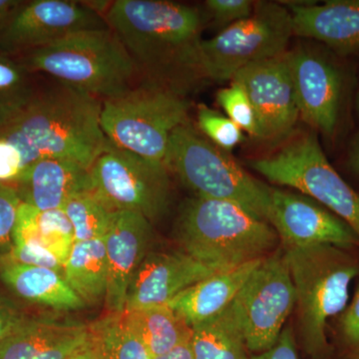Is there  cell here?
<instances>
[{"mask_svg":"<svg viewBox=\"0 0 359 359\" xmlns=\"http://www.w3.org/2000/svg\"><path fill=\"white\" fill-rule=\"evenodd\" d=\"M104 18L144 81L184 93L202 79L199 50L205 18L199 9L163 0H116Z\"/></svg>","mask_w":359,"mask_h":359,"instance_id":"cell-1","label":"cell"},{"mask_svg":"<svg viewBox=\"0 0 359 359\" xmlns=\"http://www.w3.org/2000/svg\"><path fill=\"white\" fill-rule=\"evenodd\" d=\"M102 101L56 81L0 120V137L22 156L25 169L46 158L91 169L108 142L101 128Z\"/></svg>","mask_w":359,"mask_h":359,"instance_id":"cell-2","label":"cell"},{"mask_svg":"<svg viewBox=\"0 0 359 359\" xmlns=\"http://www.w3.org/2000/svg\"><path fill=\"white\" fill-rule=\"evenodd\" d=\"M174 231L184 252L216 271L264 259L280 243L271 224L245 208L199 197L181 205Z\"/></svg>","mask_w":359,"mask_h":359,"instance_id":"cell-3","label":"cell"},{"mask_svg":"<svg viewBox=\"0 0 359 359\" xmlns=\"http://www.w3.org/2000/svg\"><path fill=\"white\" fill-rule=\"evenodd\" d=\"M283 250L294 283L299 346L309 359H328V320L346 309L358 259L330 245Z\"/></svg>","mask_w":359,"mask_h":359,"instance_id":"cell-4","label":"cell"},{"mask_svg":"<svg viewBox=\"0 0 359 359\" xmlns=\"http://www.w3.org/2000/svg\"><path fill=\"white\" fill-rule=\"evenodd\" d=\"M20 63L30 73H43L101 101L126 93L139 75L128 51L109 27L74 33L22 54Z\"/></svg>","mask_w":359,"mask_h":359,"instance_id":"cell-5","label":"cell"},{"mask_svg":"<svg viewBox=\"0 0 359 359\" xmlns=\"http://www.w3.org/2000/svg\"><path fill=\"white\" fill-rule=\"evenodd\" d=\"M190 106L182 92L144 81L102 101L101 128L114 147L166 165L171 135L189 121Z\"/></svg>","mask_w":359,"mask_h":359,"instance_id":"cell-6","label":"cell"},{"mask_svg":"<svg viewBox=\"0 0 359 359\" xmlns=\"http://www.w3.org/2000/svg\"><path fill=\"white\" fill-rule=\"evenodd\" d=\"M166 166L195 197L235 203L269 223L271 187L200 136L189 121L172 133Z\"/></svg>","mask_w":359,"mask_h":359,"instance_id":"cell-7","label":"cell"},{"mask_svg":"<svg viewBox=\"0 0 359 359\" xmlns=\"http://www.w3.org/2000/svg\"><path fill=\"white\" fill-rule=\"evenodd\" d=\"M292 35V14L287 7L280 2L257 1L250 18L201 42L202 76L231 81L247 66L285 54Z\"/></svg>","mask_w":359,"mask_h":359,"instance_id":"cell-8","label":"cell"},{"mask_svg":"<svg viewBox=\"0 0 359 359\" xmlns=\"http://www.w3.org/2000/svg\"><path fill=\"white\" fill-rule=\"evenodd\" d=\"M250 166L276 186L308 196L346 222L359 238V194L328 162L318 135L309 133L290 142Z\"/></svg>","mask_w":359,"mask_h":359,"instance_id":"cell-9","label":"cell"},{"mask_svg":"<svg viewBox=\"0 0 359 359\" xmlns=\"http://www.w3.org/2000/svg\"><path fill=\"white\" fill-rule=\"evenodd\" d=\"M169 169L108 144L90 169L91 190L112 212L140 214L152 223L171 205Z\"/></svg>","mask_w":359,"mask_h":359,"instance_id":"cell-10","label":"cell"},{"mask_svg":"<svg viewBox=\"0 0 359 359\" xmlns=\"http://www.w3.org/2000/svg\"><path fill=\"white\" fill-rule=\"evenodd\" d=\"M231 309L249 353L275 346L295 308V292L283 248L264 257L250 276Z\"/></svg>","mask_w":359,"mask_h":359,"instance_id":"cell-11","label":"cell"},{"mask_svg":"<svg viewBox=\"0 0 359 359\" xmlns=\"http://www.w3.org/2000/svg\"><path fill=\"white\" fill-rule=\"evenodd\" d=\"M108 27L87 4L70 0H34L20 4L0 30V52L25 54L84 30Z\"/></svg>","mask_w":359,"mask_h":359,"instance_id":"cell-12","label":"cell"},{"mask_svg":"<svg viewBox=\"0 0 359 359\" xmlns=\"http://www.w3.org/2000/svg\"><path fill=\"white\" fill-rule=\"evenodd\" d=\"M299 116L328 138L337 134L341 117L344 74L330 54L309 46L287 51Z\"/></svg>","mask_w":359,"mask_h":359,"instance_id":"cell-13","label":"cell"},{"mask_svg":"<svg viewBox=\"0 0 359 359\" xmlns=\"http://www.w3.org/2000/svg\"><path fill=\"white\" fill-rule=\"evenodd\" d=\"M269 223L285 250L318 245L348 250L359 245L358 236L346 222L299 192L271 187Z\"/></svg>","mask_w":359,"mask_h":359,"instance_id":"cell-14","label":"cell"},{"mask_svg":"<svg viewBox=\"0 0 359 359\" xmlns=\"http://www.w3.org/2000/svg\"><path fill=\"white\" fill-rule=\"evenodd\" d=\"M285 53L247 66L231 79L244 88L254 106L262 140L287 138L301 117Z\"/></svg>","mask_w":359,"mask_h":359,"instance_id":"cell-15","label":"cell"},{"mask_svg":"<svg viewBox=\"0 0 359 359\" xmlns=\"http://www.w3.org/2000/svg\"><path fill=\"white\" fill-rule=\"evenodd\" d=\"M216 273L183 250L150 252L130 285L125 311L169 304L188 287Z\"/></svg>","mask_w":359,"mask_h":359,"instance_id":"cell-16","label":"cell"},{"mask_svg":"<svg viewBox=\"0 0 359 359\" xmlns=\"http://www.w3.org/2000/svg\"><path fill=\"white\" fill-rule=\"evenodd\" d=\"M153 238L151 222L140 214L116 212L105 241L108 285L105 297L109 313H122L137 269L149 254Z\"/></svg>","mask_w":359,"mask_h":359,"instance_id":"cell-17","label":"cell"},{"mask_svg":"<svg viewBox=\"0 0 359 359\" xmlns=\"http://www.w3.org/2000/svg\"><path fill=\"white\" fill-rule=\"evenodd\" d=\"M292 14L294 35L327 45L340 56L359 52V0L280 1Z\"/></svg>","mask_w":359,"mask_h":359,"instance_id":"cell-18","label":"cell"},{"mask_svg":"<svg viewBox=\"0 0 359 359\" xmlns=\"http://www.w3.org/2000/svg\"><path fill=\"white\" fill-rule=\"evenodd\" d=\"M89 339V325L25 316L0 344V359H67Z\"/></svg>","mask_w":359,"mask_h":359,"instance_id":"cell-19","label":"cell"},{"mask_svg":"<svg viewBox=\"0 0 359 359\" xmlns=\"http://www.w3.org/2000/svg\"><path fill=\"white\" fill-rule=\"evenodd\" d=\"M13 187L21 202L37 211L63 209L73 196L91 190L90 169L72 161L46 158L26 168Z\"/></svg>","mask_w":359,"mask_h":359,"instance_id":"cell-20","label":"cell"},{"mask_svg":"<svg viewBox=\"0 0 359 359\" xmlns=\"http://www.w3.org/2000/svg\"><path fill=\"white\" fill-rule=\"evenodd\" d=\"M264 259L218 271L188 287L167 304L190 327L211 320L231 306Z\"/></svg>","mask_w":359,"mask_h":359,"instance_id":"cell-21","label":"cell"},{"mask_svg":"<svg viewBox=\"0 0 359 359\" xmlns=\"http://www.w3.org/2000/svg\"><path fill=\"white\" fill-rule=\"evenodd\" d=\"M0 280L20 299L55 311L86 306L65 276L53 269L6 261L0 263Z\"/></svg>","mask_w":359,"mask_h":359,"instance_id":"cell-22","label":"cell"},{"mask_svg":"<svg viewBox=\"0 0 359 359\" xmlns=\"http://www.w3.org/2000/svg\"><path fill=\"white\" fill-rule=\"evenodd\" d=\"M74 243V229L65 210L40 212L21 203L14 231V245L42 248L65 266Z\"/></svg>","mask_w":359,"mask_h":359,"instance_id":"cell-23","label":"cell"},{"mask_svg":"<svg viewBox=\"0 0 359 359\" xmlns=\"http://www.w3.org/2000/svg\"><path fill=\"white\" fill-rule=\"evenodd\" d=\"M122 316L151 358L169 353L192 337V327L168 304L124 311Z\"/></svg>","mask_w":359,"mask_h":359,"instance_id":"cell-24","label":"cell"},{"mask_svg":"<svg viewBox=\"0 0 359 359\" xmlns=\"http://www.w3.org/2000/svg\"><path fill=\"white\" fill-rule=\"evenodd\" d=\"M63 276L85 304L105 302L108 263L104 238L75 242Z\"/></svg>","mask_w":359,"mask_h":359,"instance_id":"cell-25","label":"cell"},{"mask_svg":"<svg viewBox=\"0 0 359 359\" xmlns=\"http://www.w3.org/2000/svg\"><path fill=\"white\" fill-rule=\"evenodd\" d=\"M195 359H250L231 306L211 320L192 327Z\"/></svg>","mask_w":359,"mask_h":359,"instance_id":"cell-26","label":"cell"},{"mask_svg":"<svg viewBox=\"0 0 359 359\" xmlns=\"http://www.w3.org/2000/svg\"><path fill=\"white\" fill-rule=\"evenodd\" d=\"M89 334L102 359H151L122 313H109L89 325Z\"/></svg>","mask_w":359,"mask_h":359,"instance_id":"cell-27","label":"cell"},{"mask_svg":"<svg viewBox=\"0 0 359 359\" xmlns=\"http://www.w3.org/2000/svg\"><path fill=\"white\" fill-rule=\"evenodd\" d=\"M63 210L74 229L75 242L105 238L115 216L92 190L73 196Z\"/></svg>","mask_w":359,"mask_h":359,"instance_id":"cell-28","label":"cell"},{"mask_svg":"<svg viewBox=\"0 0 359 359\" xmlns=\"http://www.w3.org/2000/svg\"><path fill=\"white\" fill-rule=\"evenodd\" d=\"M28 73L20 62L0 56V120L27 102L36 91Z\"/></svg>","mask_w":359,"mask_h":359,"instance_id":"cell-29","label":"cell"},{"mask_svg":"<svg viewBox=\"0 0 359 359\" xmlns=\"http://www.w3.org/2000/svg\"><path fill=\"white\" fill-rule=\"evenodd\" d=\"M217 102L243 132H247L254 138L261 139V129L256 111L244 88L237 82L231 81L230 86L219 89Z\"/></svg>","mask_w":359,"mask_h":359,"instance_id":"cell-30","label":"cell"},{"mask_svg":"<svg viewBox=\"0 0 359 359\" xmlns=\"http://www.w3.org/2000/svg\"><path fill=\"white\" fill-rule=\"evenodd\" d=\"M197 121L201 131L224 152L233 150L244 140L242 129L230 118L204 104L198 107Z\"/></svg>","mask_w":359,"mask_h":359,"instance_id":"cell-31","label":"cell"},{"mask_svg":"<svg viewBox=\"0 0 359 359\" xmlns=\"http://www.w3.org/2000/svg\"><path fill=\"white\" fill-rule=\"evenodd\" d=\"M21 200L13 185L0 183V263L8 259L14 248V231Z\"/></svg>","mask_w":359,"mask_h":359,"instance_id":"cell-32","label":"cell"},{"mask_svg":"<svg viewBox=\"0 0 359 359\" xmlns=\"http://www.w3.org/2000/svg\"><path fill=\"white\" fill-rule=\"evenodd\" d=\"M337 337L344 359H359V285L351 304L340 314Z\"/></svg>","mask_w":359,"mask_h":359,"instance_id":"cell-33","label":"cell"},{"mask_svg":"<svg viewBox=\"0 0 359 359\" xmlns=\"http://www.w3.org/2000/svg\"><path fill=\"white\" fill-rule=\"evenodd\" d=\"M205 6L212 20L226 28L250 18L254 13L256 2L252 0H208Z\"/></svg>","mask_w":359,"mask_h":359,"instance_id":"cell-34","label":"cell"},{"mask_svg":"<svg viewBox=\"0 0 359 359\" xmlns=\"http://www.w3.org/2000/svg\"><path fill=\"white\" fill-rule=\"evenodd\" d=\"M6 261L53 269L62 276L65 273V266L51 252L42 249V248L34 247V245H14L13 252Z\"/></svg>","mask_w":359,"mask_h":359,"instance_id":"cell-35","label":"cell"},{"mask_svg":"<svg viewBox=\"0 0 359 359\" xmlns=\"http://www.w3.org/2000/svg\"><path fill=\"white\" fill-rule=\"evenodd\" d=\"M25 170V163L18 149L0 137V183L13 185Z\"/></svg>","mask_w":359,"mask_h":359,"instance_id":"cell-36","label":"cell"},{"mask_svg":"<svg viewBox=\"0 0 359 359\" xmlns=\"http://www.w3.org/2000/svg\"><path fill=\"white\" fill-rule=\"evenodd\" d=\"M250 359H299L297 340L292 327L283 328L275 346L263 353L252 356Z\"/></svg>","mask_w":359,"mask_h":359,"instance_id":"cell-37","label":"cell"},{"mask_svg":"<svg viewBox=\"0 0 359 359\" xmlns=\"http://www.w3.org/2000/svg\"><path fill=\"white\" fill-rule=\"evenodd\" d=\"M25 318V314L13 301L0 294V344Z\"/></svg>","mask_w":359,"mask_h":359,"instance_id":"cell-38","label":"cell"},{"mask_svg":"<svg viewBox=\"0 0 359 359\" xmlns=\"http://www.w3.org/2000/svg\"><path fill=\"white\" fill-rule=\"evenodd\" d=\"M151 359H195L191 346V339L182 342L169 353Z\"/></svg>","mask_w":359,"mask_h":359,"instance_id":"cell-39","label":"cell"},{"mask_svg":"<svg viewBox=\"0 0 359 359\" xmlns=\"http://www.w3.org/2000/svg\"><path fill=\"white\" fill-rule=\"evenodd\" d=\"M347 165L359 177V131L354 135L347 151Z\"/></svg>","mask_w":359,"mask_h":359,"instance_id":"cell-40","label":"cell"},{"mask_svg":"<svg viewBox=\"0 0 359 359\" xmlns=\"http://www.w3.org/2000/svg\"><path fill=\"white\" fill-rule=\"evenodd\" d=\"M67 359H102V358H101L100 353H98L95 346H94L93 342L90 339L89 334V339L85 342L83 346L79 347Z\"/></svg>","mask_w":359,"mask_h":359,"instance_id":"cell-41","label":"cell"},{"mask_svg":"<svg viewBox=\"0 0 359 359\" xmlns=\"http://www.w3.org/2000/svg\"><path fill=\"white\" fill-rule=\"evenodd\" d=\"M20 1L15 0H0V30L20 6Z\"/></svg>","mask_w":359,"mask_h":359,"instance_id":"cell-42","label":"cell"},{"mask_svg":"<svg viewBox=\"0 0 359 359\" xmlns=\"http://www.w3.org/2000/svg\"><path fill=\"white\" fill-rule=\"evenodd\" d=\"M356 110H358V114L359 118V84L358 89V94H356Z\"/></svg>","mask_w":359,"mask_h":359,"instance_id":"cell-43","label":"cell"}]
</instances>
